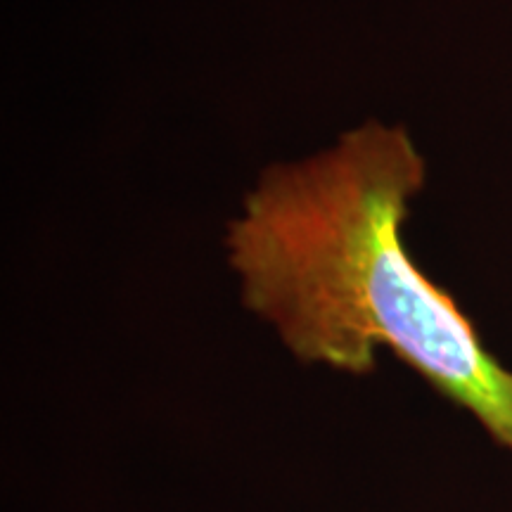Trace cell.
I'll use <instances>...</instances> for the list:
<instances>
[{"label": "cell", "instance_id": "1", "mask_svg": "<svg viewBox=\"0 0 512 512\" xmlns=\"http://www.w3.org/2000/svg\"><path fill=\"white\" fill-rule=\"evenodd\" d=\"M427 164L403 126L347 131L297 164H273L228 226L242 304L304 363L351 375L387 347L512 453V373L401 240Z\"/></svg>", "mask_w": 512, "mask_h": 512}]
</instances>
